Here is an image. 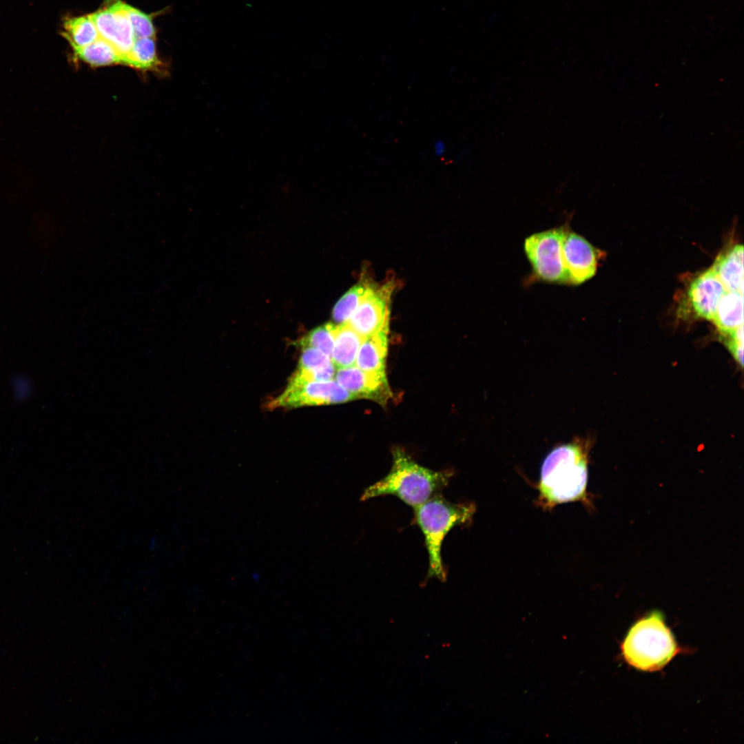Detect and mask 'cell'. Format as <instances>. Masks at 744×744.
Segmentation results:
<instances>
[{
	"mask_svg": "<svg viewBox=\"0 0 744 744\" xmlns=\"http://www.w3.org/2000/svg\"><path fill=\"white\" fill-rule=\"evenodd\" d=\"M347 323L335 325L331 360L338 369L354 366L359 348L364 340Z\"/></svg>",
	"mask_w": 744,
	"mask_h": 744,
	"instance_id": "15",
	"label": "cell"
},
{
	"mask_svg": "<svg viewBox=\"0 0 744 744\" xmlns=\"http://www.w3.org/2000/svg\"><path fill=\"white\" fill-rule=\"evenodd\" d=\"M121 64L141 70L161 67L154 38H136L132 49L121 57Z\"/></svg>",
	"mask_w": 744,
	"mask_h": 744,
	"instance_id": "19",
	"label": "cell"
},
{
	"mask_svg": "<svg viewBox=\"0 0 744 744\" xmlns=\"http://www.w3.org/2000/svg\"><path fill=\"white\" fill-rule=\"evenodd\" d=\"M474 512L473 504H453L439 495L414 508L415 521L423 533L428 555L427 579L446 581L441 554L442 542L453 527L467 523Z\"/></svg>",
	"mask_w": 744,
	"mask_h": 744,
	"instance_id": "3",
	"label": "cell"
},
{
	"mask_svg": "<svg viewBox=\"0 0 744 744\" xmlns=\"http://www.w3.org/2000/svg\"><path fill=\"white\" fill-rule=\"evenodd\" d=\"M433 149L434 154L436 156H437L439 157H441L444 154V153L446 152V145H445V144H444V143L443 141H437L433 144Z\"/></svg>",
	"mask_w": 744,
	"mask_h": 744,
	"instance_id": "25",
	"label": "cell"
},
{
	"mask_svg": "<svg viewBox=\"0 0 744 744\" xmlns=\"http://www.w3.org/2000/svg\"><path fill=\"white\" fill-rule=\"evenodd\" d=\"M563 225L532 234L524 241V251L533 276L541 281L567 285L562 258V242L568 229Z\"/></svg>",
	"mask_w": 744,
	"mask_h": 744,
	"instance_id": "5",
	"label": "cell"
},
{
	"mask_svg": "<svg viewBox=\"0 0 744 744\" xmlns=\"http://www.w3.org/2000/svg\"><path fill=\"white\" fill-rule=\"evenodd\" d=\"M599 255V251L586 238L568 228L562 242L567 285H581L593 277Z\"/></svg>",
	"mask_w": 744,
	"mask_h": 744,
	"instance_id": "8",
	"label": "cell"
},
{
	"mask_svg": "<svg viewBox=\"0 0 744 744\" xmlns=\"http://www.w3.org/2000/svg\"><path fill=\"white\" fill-rule=\"evenodd\" d=\"M588 482L587 452L578 442L553 448L543 462L539 491L550 504L583 498Z\"/></svg>",
	"mask_w": 744,
	"mask_h": 744,
	"instance_id": "2",
	"label": "cell"
},
{
	"mask_svg": "<svg viewBox=\"0 0 744 744\" xmlns=\"http://www.w3.org/2000/svg\"><path fill=\"white\" fill-rule=\"evenodd\" d=\"M335 377L355 398H367L382 404L391 396L386 373L366 372L354 365L338 369Z\"/></svg>",
	"mask_w": 744,
	"mask_h": 744,
	"instance_id": "10",
	"label": "cell"
},
{
	"mask_svg": "<svg viewBox=\"0 0 744 744\" xmlns=\"http://www.w3.org/2000/svg\"><path fill=\"white\" fill-rule=\"evenodd\" d=\"M621 649L626 661L643 671L661 669L678 652L672 632L661 614L656 612L635 623L626 637Z\"/></svg>",
	"mask_w": 744,
	"mask_h": 744,
	"instance_id": "4",
	"label": "cell"
},
{
	"mask_svg": "<svg viewBox=\"0 0 744 744\" xmlns=\"http://www.w3.org/2000/svg\"><path fill=\"white\" fill-rule=\"evenodd\" d=\"M62 26L61 35L72 49L87 45L100 37L90 14L66 17Z\"/></svg>",
	"mask_w": 744,
	"mask_h": 744,
	"instance_id": "17",
	"label": "cell"
},
{
	"mask_svg": "<svg viewBox=\"0 0 744 744\" xmlns=\"http://www.w3.org/2000/svg\"><path fill=\"white\" fill-rule=\"evenodd\" d=\"M302 349L298 369L290 378L289 382L333 380L336 367L331 358L316 348L307 347Z\"/></svg>",
	"mask_w": 744,
	"mask_h": 744,
	"instance_id": "12",
	"label": "cell"
},
{
	"mask_svg": "<svg viewBox=\"0 0 744 744\" xmlns=\"http://www.w3.org/2000/svg\"><path fill=\"white\" fill-rule=\"evenodd\" d=\"M371 285L366 280H362L342 296L333 309V320L340 324L347 322Z\"/></svg>",
	"mask_w": 744,
	"mask_h": 744,
	"instance_id": "20",
	"label": "cell"
},
{
	"mask_svg": "<svg viewBox=\"0 0 744 744\" xmlns=\"http://www.w3.org/2000/svg\"><path fill=\"white\" fill-rule=\"evenodd\" d=\"M726 292L722 282L710 268L691 282L688 295L696 315L712 321L719 303Z\"/></svg>",
	"mask_w": 744,
	"mask_h": 744,
	"instance_id": "11",
	"label": "cell"
},
{
	"mask_svg": "<svg viewBox=\"0 0 744 744\" xmlns=\"http://www.w3.org/2000/svg\"><path fill=\"white\" fill-rule=\"evenodd\" d=\"M712 322L720 334L743 324V294L727 291L720 300Z\"/></svg>",
	"mask_w": 744,
	"mask_h": 744,
	"instance_id": "16",
	"label": "cell"
},
{
	"mask_svg": "<svg viewBox=\"0 0 744 744\" xmlns=\"http://www.w3.org/2000/svg\"><path fill=\"white\" fill-rule=\"evenodd\" d=\"M12 386L14 396L19 400L26 399L31 393L30 383L23 377H16L13 380Z\"/></svg>",
	"mask_w": 744,
	"mask_h": 744,
	"instance_id": "24",
	"label": "cell"
},
{
	"mask_svg": "<svg viewBox=\"0 0 744 744\" xmlns=\"http://www.w3.org/2000/svg\"><path fill=\"white\" fill-rule=\"evenodd\" d=\"M450 473L434 471L415 462L402 451H393V465L386 476L368 486L360 499L391 495L413 508L435 496L446 486Z\"/></svg>",
	"mask_w": 744,
	"mask_h": 744,
	"instance_id": "1",
	"label": "cell"
},
{
	"mask_svg": "<svg viewBox=\"0 0 744 744\" xmlns=\"http://www.w3.org/2000/svg\"><path fill=\"white\" fill-rule=\"evenodd\" d=\"M335 325L327 323L310 331L300 341L301 347L316 348L331 358L334 346Z\"/></svg>",
	"mask_w": 744,
	"mask_h": 744,
	"instance_id": "21",
	"label": "cell"
},
{
	"mask_svg": "<svg viewBox=\"0 0 744 744\" xmlns=\"http://www.w3.org/2000/svg\"><path fill=\"white\" fill-rule=\"evenodd\" d=\"M117 0L90 14L100 37L110 43L122 57L132 48L136 36L131 21Z\"/></svg>",
	"mask_w": 744,
	"mask_h": 744,
	"instance_id": "9",
	"label": "cell"
},
{
	"mask_svg": "<svg viewBox=\"0 0 744 744\" xmlns=\"http://www.w3.org/2000/svg\"><path fill=\"white\" fill-rule=\"evenodd\" d=\"M74 56L94 67L121 64V56L107 41L99 37L92 43L73 48Z\"/></svg>",
	"mask_w": 744,
	"mask_h": 744,
	"instance_id": "18",
	"label": "cell"
},
{
	"mask_svg": "<svg viewBox=\"0 0 744 744\" xmlns=\"http://www.w3.org/2000/svg\"><path fill=\"white\" fill-rule=\"evenodd\" d=\"M123 6L131 21L136 39L154 38L156 32L151 16L124 2Z\"/></svg>",
	"mask_w": 744,
	"mask_h": 744,
	"instance_id": "22",
	"label": "cell"
},
{
	"mask_svg": "<svg viewBox=\"0 0 744 744\" xmlns=\"http://www.w3.org/2000/svg\"><path fill=\"white\" fill-rule=\"evenodd\" d=\"M388 330L380 331L364 339L355 366L366 372L385 373Z\"/></svg>",
	"mask_w": 744,
	"mask_h": 744,
	"instance_id": "14",
	"label": "cell"
},
{
	"mask_svg": "<svg viewBox=\"0 0 744 744\" xmlns=\"http://www.w3.org/2000/svg\"><path fill=\"white\" fill-rule=\"evenodd\" d=\"M727 291L743 294V246L737 244L721 254L710 267Z\"/></svg>",
	"mask_w": 744,
	"mask_h": 744,
	"instance_id": "13",
	"label": "cell"
},
{
	"mask_svg": "<svg viewBox=\"0 0 744 744\" xmlns=\"http://www.w3.org/2000/svg\"><path fill=\"white\" fill-rule=\"evenodd\" d=\"M721 337L734 360L743 367V324L727 333L721 334Z\"/></svg>",
	"mask_w": 744,
	"mask_h": 744,
	"instance_id": "23",
	"label": "cell"
},
{
	"mask_svg": "<svg viewBox=\"0 0 744 744\" xmlns=\"http://www.w3.org/2000/svg\"><path fill=\"white\" fill-rule=\"evenodd\" d=\"M355 397L335 380L288 382L285 389L268 401L265 407L269 410L297 408L310 405L337 404Z\"/></svg>",
	"mask_w": 744,
	"mask_h": 744,
	"instance_id": "6",
	"label": "cell"
},
{
	"mask_svg": "<svg viewBox=\"0 0 744 744\" xmlns=\"http://www.w3.org/2000/svg\"><path fill=\"white\" fill-rule=\"evenodd\" d=\"M392 282L377 287L371 285L347 323L362 338L389 329Z\"/></svg>",
	"mask_w": 744,
	"mask_h": 744,
	"instance_id": "7",
	"label": "cell"
}]
</instances>
